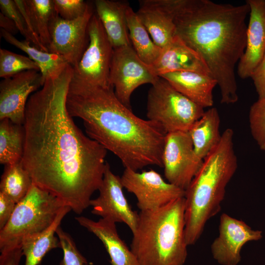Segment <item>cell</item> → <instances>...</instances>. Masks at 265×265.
<instances>
[{
  "label": "cell",
  "mask_w": 265,
  "mask_h": 265,
  "mask_svg": "<svg viewBox=\"0 0 265 265\" xmlns=\"http://www.w3.org/2000/svg\"><path fill=\"white\" fill-rule=\"evenodd\" d=\"M73 74L69 64L29 97L21 161L34 184L80 214L102 184L107 150L86 136L68 112L66 99Z\"/></svg>",
  "instance_id": "cell-1"
},
{
  "label": "cell",
  "mask_w": 265,
  "mask_h": 265,
  "mask_svg": "<svg viewBox=\"0 0 265 265\" xmlns=\"http://www.w3.org/2000/svg\"><path fill=\"white\" fill-rule=\"evenodd\" d=\"M156 1L172 17L176 35L207 64L220 89L221 103H236L235 67L246 47L249 4L210 0Z\"/></svg>",
  "instance_id": "cell-2"
},
{
  "label": "cell",
  "mask_w": 265,
  "mask_h": 265,
  "mask_svg": "<svg viewBox=\"0 0 265 265\" xmlns=\"http://www.w3.org/2000/svg\"><path fill=\"white\" fill-rule=\"evenodd\" d=\"M66 106L71 117L82 120L88 136L116 156L125 168L163 167L167 133L158 123L135 115L118 100L113 87L89 84L73 76Z\"/></svg>",
  "instance_id": "cell-3"
},
{
  "label": "cell",
  "mask_w": 265,
  "mask_h": 265,
  "mask_svg": "<svg viewBox=\"0 0 265 265\" xmlns=\"http://www.w3.org/2000/svg\"><path fill=\"white\" fill-rule=\"evenodd\" d=\"M234 132L226 129L214 148L185 190V238L187 245L194 244L207 222L221 210L226 188L238 167L234 148Z\"/></svg>",
  "instance_id": "cell-4"
},
{
  "label": "cell",
  "mask_w": 265,
  "mask_h": 265,
  "mask_svg": "<svg viewBox=\"0 0 265 265\" xmlns=\"http://www.w3.org/2000/svg\"><path fill=\"white\" fill-rule=\"evenodd\" d=\"M185 199L159 209L140 211L131 250L139 265H183L187 256Z\"/></svg>",
  "instance_id": "cell-5"
},
{
  "label": "cell",
  "mask_w": 265,
  "mask_h": 265,
  "mask_svg": "<svg viewBox=\"0 0 265 265\" xmlns=\"http://www.w3.org/2000/svg\"><path fill=\"white\" fill-rule=\"evenodd\" d=\"M65 206L60 199L33 184L0 230V252L21 246L26 238L46 230Z\"/></svg>",
  "instance_id": "cell-6"
},
{
  "label": "cell",
  "mask_w": 265,
  "mask_h": 265,
  "mask_svg": "<svg viewBox=\"0 0 265 265\" xmlns=\"http://www.w3.org/2000/svg\"><path fill=\"white\" fill-rule=\"evenodd\" d=\"M204 108L159 77L150 88L147 102L148 120L158 123L167 133L188 131Z\"/></svg>",
  "instance_id": "cell-7"
},
{
  "label": "cell",
  "mask_w": 265,
  "mask_h": 265,
  "mask_svg": "<svg viewBox=\"0 0 265 265\" xmlns=\"http://www.w3.org/2000/svg\"><path fill=\"white\" fill-rule=\"evenodd\" d=\"M88 35L87 46L78 64L73 67V77L93 85L112 86L109 75L113 48L96 14L90 20Z\"/></svg>",
  "instance_id": "cell-8"
},
{
  "label": "cell",
  "mask_w": 265,
  "mask_h": 265,
  "mask_svg": "<svg viewBox=\"0 0 265 265\" xmlns=\"http://www.w3.org/2000/svg\"><path fill=\"white\" fill-rule=\"evenodd\" d=\"M151 66L143 62L131 46L113 49L109 80L118 100L131 109L130 98L134 90L146 83L153 84L159 78Z\"/></svg>",
  "instance_id": "cell-9"
},
{
  "label": "cell",
  "mask_w": 265,
  "mask_h": 265,
  "mask_svg": "<svg viewBox=\"0 0 265 265\" xmlns=\"http://www.w3.org/2000/svg\"><path fill=\"white\" fill-rule=\"evenodd\" d=\"M162 159L168 182L184 190L197 173L203 161L195 153L188 131L166 134Z\"/></svg>",
  "instance_id": "cell-10"
},
{
  "label": "cell",
  "mask_w": 265,
  "mask_h": 265,
  "mask_svg": "<svg viewBox=\"0 0 265 265\" xmlns=\"http://www.w3.org/2000/svg\"><path fill=\"white\" fill-rule=\"evenodd\" d=\"M120 177L123 187L136 198L140 211L156 210L185 197V190L165 182L152 169L139 173L125 168Z\"/></svg>",
  "instance_id": "cell-11"
},
{
  "label": "cell",
  "mask_w": 265,
  "mask_h": 265,
  "mask_svg": "<svg viewBox=\"0 0 265 265\" xmlns=\"http://www.w3.org/2000/svg\"><path fill=\"white\" fill-rule=\"evenodd\" d=\"M93 14L89 4L84 14L75 20H66L55 15L50 25L49 52L63 56L73 67L76 66L87 46L88 27Z\"/></svg>",
  "instance_id": "cell-12"
},
{
  "label": "cell",
  "mask_w": 265,
  "mask_h": 265,
  "mask_svg": "<svg viewBox=\"0 0 265 265\" xmlns=\"http://www.w3.org/2000/svg\"><path fill=\"white\" fill-rule=\"evenodd\" d=\"M121 177L114 174L106 163L99 194L90 202L92 213L116 223H125L133 233L137 227L138 213L132 210L123 191Z\"/></svg>",
  "instance_id": "cell-13"
},
{
  "label": "cell",
  "mask_w": 265,
  "mask_h": 265,
  "mask_svg": "<svg viewBox=\"0 0 265 265\" xmlns=\"http://www.w3.org/2000/svg\"><path fill=\"white\" fill-rule=\"evenodd\" d=\"M44 82L40 72L34 70L3 79L0 82V120L24 125L27 101Z\"/></svg>",
  "instance_id": "cell-14"
},
{
  "label": "cell",
  "mask_w": 265,
  "mask_h": 265,
  "mask_svg": "<svg viewBox=\"0 0 265 265\" xmlns=\"http://www.w3.org/2000/svg\"><path fill=\"white\" fill-rule=\"evenodd\" d=\"M218 229L211 248L213 258L222 265H237L241 260L244 245L263 237L261 231L254 230L243 221L225 213L220 216Z\"/></svg>",
  "instance_id": "cell-15"
},
{
  "label": "cell",
  "mask_w": 265,
  "mask_h": 265,
  "mask_svg": "<svg viewBox=\"0 0 265 265\" xmlns=\"http://www.w3.org/2000/svg\"><path fill=\"white\" fill-rule=\"evenodd\" d=\"M250 7L246 44L237 67L241 79L250 78L265 54V0H247Z\"/></svg>",
  "instance_id": "cell-16"
},
{
  "label": "cell",
  "mask_w": 265,
  "mask_h": 265,
  "mask_svg": "<svg viewBox=\"0 0 265 265\" xmlns=\"http://www.w3.org/2000/svg\"><path fill=\"white\" fill-rule=\"evenodd\" d=\"M158 76L174 72L191 71L212 76L207 64L195 51L177 35L165 47L151 66Z\"/></svg>",
  "instance_id": "cell-17"
},
{
  "label": "cell",
  "mask_w": 265,
  "mask_h": 265,
  "mask_svg": "<svg viewBox=\"0 0 265 265\" xmlns=\"http://www.w3.org/2000/svg\"><path fill=\"white\" fill-rule=\"evenodd\" d=\"M75 219L80 225L102 242L109 256L111 265H139L131 249L120 237L115 222L102 218L94 221L82 216Z\"/></svg>",
  "instance_id": "cell-18"
},
{
  "label": "cell",
  "mask_w": 265,
  "mask_h": 265,
  "mask_svg": "<svg viewBox=\"0 0 265 265\" xmlns=\"http://www.w3.org/2000/svg\"><path fill=\"white\" fill-rule=\"evenodd\" d=\"M159 77L204 108L212 106V92L217 85V82L212 77L191 71L170 72Z\"/></svg>",
  "instance_id": "cell-19"
},
{
  "label": "cell",
  "mask_w": 265,
  "mask_h": 265,
  "mask_svg": "<svg viewBox=\"0 0 265 265\" xmlns=\"http://www.w3.org/2000/svg\"><path fill=\"white\" fill-rule=\"evenodd\" d=\"M94 3L96 14L113 49L132 45L126 19L128 3L124 1L96 0Z\"/></svg>",
  "instance_id": "cell-20"
},
{
  "label": "cell",
  "mask_w": 265,
  "mask_h": 265,
  "mask_svg": "<svg viewBox=\"0 0 265 265\" xmlns=\"http://www.w3.org/2000/svg\"><path fill=\"white\" fill-rule=\"evenodd\" d=\"M136 14L154 43L161 49L167 46L176 36L172 17L155 0L139 1Z\"/></svg>",
  "instance_id": "cell-21"
},
{
  "label": "cell",
  "mask_w": 265,
  "mask_h": 265,
  "mask_svg": "<svg viewBox=\"0 0 265 265\" xmlns=\"http://www.w3.org/2000/svg\"><path fill=\"white\" fill-rule=\"evenodd\" d=\"M220 119L216 108L205 111L188 130L197 156L203 160L219 142Z\"/></svg>",
  "instance_id": "cell-22"
},
{
  "label": "cell",
  "mask_w": 265,
  "mask_h": 265,
  "mask_svg": "<svg viewBox=\"0 0 265 265\" xmlns=\"http://www.w3.org/2000/svg\"><path fill=\"white\" fill-rule=\"evenodd\" d=\"M71 211L69 207H63L50 226L22 240L21 247L23 255L26 257L25 265H38L48 252L53 249L61 247L59 238L55 236V234L63 218Z\"/></svg>",
  "instance_id": "cell-23"
},
{
  "label": "cell",
  "mask_w": 265,
  "mask_h": 265,
  "mask_svg": "<svg viewBox=\"0 0 265 265\" xmlns=\"http://www.w3.org/2000/svg\"><path fill=\"white\" fill-rule=\"evenodd\" d=\"M0 34L8 43L25 52L39 66L44 80L59 76L69 64L62 56L43 51L26 40H20L3 29Z\"/></svg>",
  "instance_id": "cell-24"
},
{
  "label": "cell",
  "mask_w": 265,
  "mask_h": 265,
  "mask_svg": "<svg viewBox=\"0 0 265 265\" xmlns=\"http://www.w3.org/2000/svg\"><path fill=\"white\" fill-rule=\"evenodd\" d=\"M14 1L20 12L28 19L41 43L48 49L51 41L50 25L57 15L53 0H14Z\"/></svg>",
  "instance_id": "cell-25"
},
{
  "label": "cell",
  "mask_w": 265,
  "mask_h": 265,
  "mask_svg": "<svg viewBox=\"0 0 265 265\" xmlns=\"http://www.w3.org/2000/svg\"><path fill=\"white\" fill-rule=\"evenodd\" d=\"M129 37L133 48L140 59L152 66L159 56L162 49L157 46L135 12L129 5L126 11Z\"/></svg>",
  "instance_id": "cell-26"
},
{
  "label": "cell",
  "mask_w": 265,
  "mask_h": 265,
  "mask_svg": "<svg viewBox=\"0 0 265 265\" xmlns=\"http://www.w3.org/2000/svg\"><path fill=\"white\" fill-rule=\"evenodd\" d=\"M25 142L23 125L5 119L0 122V162L5 165L21 161Z\"/></svg>",
  "instance_id": "cell-27"
},
{
  "label": "cell",
  "mask_w": 265,
  "mask_h": 265,
  "mask_svg": "<svg viewBox=\"0 0 265 265\" xmlns=\"http://www.w3.org/2000/svg\"><path fill=\"white\" fill-rule=\"evenodd\" d=\"M33 183L21 161L6 165L1 177L0 192L16 204L28 193Z\"/></svg>",
  "instance_id": "cell-28"
},
{
  "label": "cell",
  "mask_w": 265,
  "mask_h": 265,
  "mask_svg": "<svg viewBox=\"0 0 265 265\" xmlns=\"http://www.w3.org/2000/svg\"><path fill=\"white\" fill-rule=\"evenodd\" d=\"M40 71L38 65L29 57L4 49H0V77L5 79L27 70Z\"/></svg>",
  "instance_id": "cell-29"
},
{
  "label": "cell",
  "mask_w": 265,
  "mask_h": 265,
  "mask_svg": "<svg viewBox=\"0 0 265 265\" xmlns=\"http://www.w3.org/2000/svg\"><path fill=\"white\" fill-rule=\"evenodd\" d=\"M249 123L253 138L260 149L265 151V98L258 99L251 106Z\"/></svg>",
  "instance_id": "cell-30"
},
{
  "label": "cell",
  "mask_w": 265,
  "mask_h": 265,
  "mask_svg": "<svg viewBox=\"0 0 265 265\" xmlns=\"http://www.w3.org/2000/svg\"><path fill=\"white\" fill-rule=\"evenodd\" d=\"M57 235L63 250V256L60 265H85L86 259L78 249L71 236L64 231L60 226L56 230Z\"/></svg>",
  "instance_id": "cell-31"
},
{
  "label": "cell",
  "mask_w": 265,
  "mask_h": 265,
  "mask_svg": "<svg viewBox=\"0 0 265 265\" xmlns=\"http://www.w3.org/2000/svg\"><path fill=\"white\" fill-rule=\"evenodd\" d=\"M57 14L66 20H73L83 16L89 3L83 0H53Z\"/></svg>",
  "instance_id": "cell-32"
},
{
  "label": "cell",
  "mask_w": 265,
  "mask_h": 265,
  "mask_svg": "<svg viewBox=\"0 0 265 265\" xmlns=\"http://www.w3.org/2000/svg\"><path fill=\"white\" fill-rule=\"evenodd\" d=\"M0 8L1 13L14 21L18 31L25 37V40L32 44V39L26 22L14 0H0Z\"/></svg>",
  "instance_id": "cell-33"
},
{
  "label": "cell",
  "mask_w": 265,
  "mask_h": 265,
  "mask_svg": "<svg viewBox=\"0 0 265 265\" xmlns=\"http://www.w3.org/2000/svg\"><path fill=\"white\" fill-rule=\"evenodd\" d=\"M250 78L253 80L258 99L265 98V54L254 70Z\"/></svg>",
  "instance_id": "cell-34"
},
{
  "label": "cell",
  "mask_w": 265,
  "mask_h": 265,
  "mask_svg": "<svg viewBox=\"0 0 265 265\" xmlns=\"http://www.w3.org/2000/svg\"><path fill=\"white\" fill-rule=\"evenodd\" d=\"M16 204L11 198L0 192V230L9 221Z\"/></svg>",
  "instance_id": "cell-35"
},
{
  "label": "cell",
  "mask_w": 265,
  "mask_h": 265,
  "mask_svg": "<svg viewBox=\"0 0 265 265\" xmlns=\"http://www.w3.org/2000/svg\"><path fill=\"white\" fill-rule=\"evenodd\" d=\"M23 253L21 246L1 252L0 265H19Z\"/></svg>",
  "instance_id": "cell-36"
},
{
  "label": "cell",
  "mask_w": 265,
  "mask_h": 265,
  "mask_svg": "<svg viewBox=\"0 0 265 265\" xmlns=\"http://www.w3.org/2000/svg\"><path fill=\"white\" fill-rule=\"evenodd\" d=\"M0 26L1 29L13 35L19 31L14 21L1 12L0 13Z\"/></svg>",
  "instance_id": "cell-37"
},
{
  "label": "cell",
  "mask_w": 265,
  "mask_h": 265,
  "mask_svg": "<svg viewBox=\"0 0 265 265\" xmlns=\"http://www.w3.org/2000/svg\"><path fill=\"white\" fill-rule=\"evenodd\" d=\"M85 265H88V264H85Z\"/></svg>",
  "instance_id": "cell-38"
}]
</instances>
